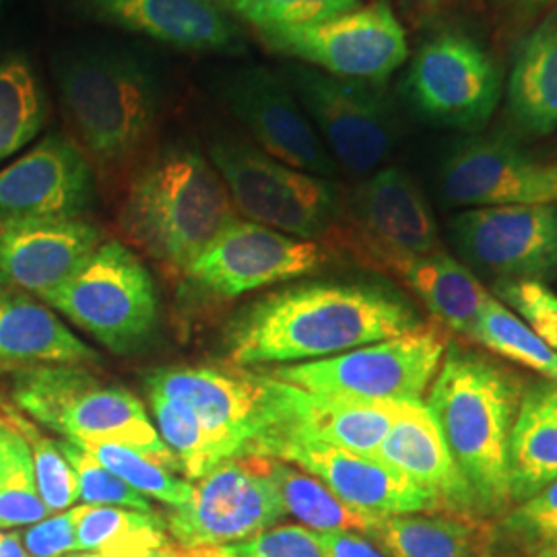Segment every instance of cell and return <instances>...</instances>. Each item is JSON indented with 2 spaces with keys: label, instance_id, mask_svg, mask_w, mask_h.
Here are the masks:
<instances>
[{
  "label": "cell",
  "instance_id": "6da1fadb",
  "mask_svg": "<svg viewBox=\"0 0 557 557\" xmlns=\"http://www.w3.org/2000/svg\"><path fill=\"white\" fill-rule=\"evenodd\" d=\"M397 292L372 283H299L248 306L227 329L236 366L338 356L419 326Z\"/></svg>",
  "mask_w": 557,
  "mask_h": 557
},
{
  "label": "cell",
  "instance_id": "7a4b0ae2",
  "mask_svg": "<svg viewBox=\"0 0 557 557\" xmlns=\"http://www.w3.org/2000/svg\"><path fill=\"white\" fill-rule=\"evenodd\" d=\"M62 116L103 178L133 176L158 133L163 81L153 60L119 44L62 50L52 62Z\"/></svg>",
  "mask_w": 557,
  "mask_h": 557
},
{
  "label": "cell",
  "instance_id": "3957f363",
  "mask_svg": "<svg viewBox=\"0 0 557 557\" xmlns=\"http://www.w3.org/2000/svg\"><path fill=\"white\" fill-rule=\"evenodd\" d=\"M524 386L496 359L450 341L423 403L473 487L483 517L506 515L515 504L510 436Z\"/></svg>",
  "mask_w": 557,
  "mask_h": 557
},
{
  "label": "cell",
  "instance_id": "277c9868",
  "mask_svg": "<svg viewBox=\"0 0 557 557\" xmlns=\"http://www.w3.org/2000/svg\"><path fill=\"white\" fill-rule=\"evenodd\" d=\"M236 220L220 172L188 140H170L147 156L131 176L119 215L126 239L176 275Z\"/></svg>",
  "mask_w": 557,
  "mask_h": 557
},
{
  "label": "cell",
  "instance_id": "5b68a950",
  "mask_svg": "<svg viewBox=\"0 0 557 557\" xmlns=\"http://www.w3.org/2000/svg\"><path fill=\"white\" fill-rule=\"evenodd\" d=\"M13 400L23 413L71 442H116L180 471L143 403L131 391L91 374L85 366H46L13 376Z\"/></svg>",
  "mask_w": 557,
  "mask_h": 557
},
{
  "label": "cell",
  "instance_id": "8992f818",
  "mask_svg": "<svg viewBox=\"0 0 557 557\" xmlns=\"http://www.w3.org/2000/svg\"><path fill=\"white\" fill-rule=\"evenodd\" d=\"M450 345L434 322L331 358L281 366L267 376L304 391L370 405H423Z\"/></svg>",
  "mask_w": 557,
  "mask_h": 557
},
{
  "label": "cell",
  "instance_id": "52a82bcc",
  "mask_svg": "<svg viewBox=\"0 0 557 557\" xmlns=\"http://www.w3.org/2000/svg\"><path fill=\"white\" fill-rule=\"evenodd\" d=\"M209 158L234 205L255 223L320 244L337 230L343 195L335 182L289 168L238 140L211 143Z\"/></svg>",
  "mask_w": 557,
  "mask_h": 557
},
{
  "label": "cell",
  "instance_id": "ba28073f",
  "mask_svg": "<svg viewBox=\"0 0 557 557\" xmlns=\"http://www.w3.org/2000/svg\"><path fill=\"white\" fill-rule=\"evenodd\" d=\"M324 246L398 277L411 260L440 250L438 225L418 182L400 168H382L343 197L337 230Z\"/></svg>",
  "mask_w": 557,
  "mask_h": 557
},
{
  "label": "cell",
  "instance_id": "9c48e42d",
  "mask_svg": "<svg viewBox=\"0 0 557 557\" xmlns=\"http://www.w3.org/2000/svg\"><path fill=\"white\" fill-rule=\"evenodd\" d=\"M41 301L114 354L140 349L158 324L153 277L116 239L103 242L73 277Z\"/></svg>",
  "mask_w": 557,
  "mask_h": 557
},
{
  "label": "cell",
  "instance_id": "30bf717a",
  "mask_svg": "<svg viewBox=\"0 0 557 557\" xmlns=\"http://www.w3.org/2000/svg\"><path fill=\"white\" fill-rule=\"evenodd\" d=\"M271 52L341 79L382 85L409 57L403 23L386 0L331 20L259 32Z\"/></svg>",
  "mask_w": 557,
  "mask_h": 557
},
{
  "label": "cell",
  "instance_id": "8fae6325",
  "mask_svg": "<svg viewBox=\"0 0 557 557\" xmlns=\"http://www.w3.org/2000/svg\"><path fill=\"white\" fill-rule=\"evenodd\" d=\"M281 75L345 170L374 174L395 151L397 119L380 85L333 77L301 62L283 64Z\"/></svg>",
  "mask_w": 557,
  "mask_h": 557
},
{
  "label": "cell",
  "instance_id": "7c38bea8",
  "mask_svg": "<svg viewBox=\"0 0 557 557\" xmlns=\"http://www.w3.org/2000/svg\"><path fill=\"white\" fill-rule=\"evenodd\" d=\"M271 457L227 458L193 485V496L172 508L168 533L182 547H220L257 537L285 517L269 475Z\"/></svg>",
  "mask_w": 557,
  "mask_h": 557
},
{
  "label": "cell",
  "instance_id": "4fadbf2b",
  "mask_svg": "<svg viewBox=\"0 0 557 557\" xmlns=\"http://www.w3.org/2000/svg\"><path fill=\"white\" fill-rule=\"evenodd\" d=\"M403 87L423 119L440 126L479 131L498 108L502 71L475 38L444 29L421 44Z\"/></svg>",
  "mask_w": 557,
  "mask_h": 557
},
{
  "label": "cell",
  "instance_id": "5bb4252c",
  "mask_svg": "<svg viewBox=\"0 0 557 557\" xmlns=\"http://www.w3.org/2000/svg\"><path fill=\"white\" fill-rule=\"evenodd\" d=\"M213 85L223 106L250 131L267 156L320 178L337 174V161L281 73L246 64L223 71Z\"/></svg>",
  "mask_w": 557,
  "mask_h": 557
},
{
  "label": "cell",
  "instance_id": "9a60e30c",
  "mask_svg": "<svg viewBox=\"0 0 557 557\" xmlns=\"http://www.w3.org/2000/svg\"><path fill=\"white\" fill-rule=\"evenodd\" d=\"M145 388L176 398L195 413L218 465L259 455L269 436L262 376L211 366L165 368L151 372Z\"/></svg>",
  "mask_w": 557,
  "mask_h": 557
},
{
  "label": "cell",
  "instance_id": "2e32d148",
  "mask_svg": "<svg viewBox=\"0 0 557 557\" xmlns=\"http://www.w3.org/2000/svg\"><path fill=\"white\" fill-rule=\"evenodd\" d=\"M331 259V250L255 221L236 220L195 260L184 277L202 292L238 298L260 287L312 275Z\"/></svg>",
  "mask_w": 557,
  "mask_h": 557
},
{
  "label": "cell",
  "instance_id": "e0dca14e",
  "mask_svg": "<svg viewBox=\"0 0 557 557\" xmlns=\"http://www.w3.org/2000/svg\"><path fill=\"white\" fill-rule=\"evenodd\" d=\"M465 259L502 281H541L557 273V205L473 207L450 221Z\"/></svg>",
  "mask_w": 557,
  "mask_h": 557
},
{
  "label": "cell",
  "instance_id": "ac0fdd59",
  "mask_svg": "<svg viewBox=\"0 0 557 557\" xmlns=\"http://www.w3.org/2000/svg\"><path fill=\"white\" fill-rule=\"evenodd\" d=\"M262 380L269 436L262 442L259 455H267L281 442H319L374 457L400 407L317 395L271 376Z\"/></svg>",
  "mask_w": 557,
  "mask_h": 557
},
{
  "label": "cell",
  "instance_id": "d6986e66",
  "mask_svg": "<svg viewBox=\"0 0 557 557\" xmlns=\"http://www.w3.org/2000/svg\"><path fill=\"white\" fill-rule=\"evenodd\" d=\"M440 190L450 205H557V160H535L515 143L460 140L440 165Z\"/></svg>",
  "mask_w": 557,
  "mask_h": 557
},
{
  "label": "cell",
  "instance_id": "ffe728a7",
  "mask_svg": "<svg viewBox=\"0 0 557 557\" xmlns=\"http://www.w3.org/2000/svg\"><path fill=\"white\" fill-rule=\"evenodd\" d=\"M98 199L96 172L77 143L48 135L0 170V225L15 221L79 220Z\"/></svg>",
  "mask_w": 557,
  "mask_h": 557
},
{
  "label": "cell",
  "instance_id": "44dd1931",
  "mask_svg": "<svg viewBox=\"0 0 557 557\" xmlns=\"http://www.w3.org/2000/svg\"><path fill=\"white\" fill-rule=\"evenodd\" d=\"M264 457L296 465L320 479L341 502L372 517L442 512L430 492L379 458L319 442H281Z\"/></svg>",
  "mask_w": 557,
  "mask_h": 557
},
{
  "label": "cell",
  "instance_id": "7402d4cb",
  "mask_svg": "<svg viewBox=\"0 0 557 557\" xmlns=\"http://www.w3.org/2000/svg\"><path fill=\"white\" fill-rule=\"evenodd\" d=\"M87 20L178 50L239 57L246 36L220 0H71Z\"/></svg>",
  "mask_w": 557,
  "mask_h": 557
},
{
  "label": "cell",
  "instance_id": "603a6c76",
  "mask_svg": "<svg viewBox=\"0 0 557 557\" xmlns=\"http://www.w3.org/2000/svg\"><path fill=\"white\" fill-rule=\"evenodd\" d=\"M91 221L32 220L0 225V289L41 299L59 289L100 248Z\"/></svg>",
  "mask_w": 557,
  "mask_h": 557
},
{
  "label": "cell",
  "instance_id": "cb8c5ba5",
  "mask_svg": "<svg viewBox=\"0 0 557 557\" xmlns=\"http://www.w3.org/2000/svg\"><path fill=\"white\" fill-rule=\"evenodd\" d=\"M374 458L391 465L430 492L442 512L457 517H483L479 499L458 469L438 425L425 405H400L386 438Z\"/></svg>",
  "mask_w": 557,
  "mask_h": 557
},
{
  "label": "cell",
  "instance_id": "d4e9b609",
  "mask_svg": "<svg viewBox=\"0 0 557 557\" xmlns=\"http://www.w3.org/2000/svg\"><path fill=\"white\" fill-rule=\"evenodd\" d=\"M96 349L83 343L36 296L0 289V376L46 366L100 363Z\"/></svg>",
  "mask_w": 557,
  "mask_h": 557
},
{
  "label": "cell",
  "instance_id": "484cf974",
  "mask_svg": "<svg viewBox=\"0 0 557 557\" xmlns=\"http://www.w3.org/2000/svg\"><path fill=\"white\" fill-rule=\"evenodd\" d=\"M506 110L524 135L556 133L557 9L518 46L506 87Z\"/></svg>",
  "mask_w": 557,
  "mask_h": 557
},
{
  "label": "cell",
  "instance_id": "4316f807",
  "mask_svg": "<svg viewBox=\"0 0 557 557\" xmlns=\"http://www.w3.org/2000/svg\"><path fill=\"white\" fill-rule=\"evenodd\" d=\"M557 479V384L524 386L510 436L512 502H524Z\"/></svg>",
  "mask_w": 557,
  "mask_h": 557
},
{
  "label": "cell",
  "instance_id": "83f0119b",
  "mask_svg": "<svg viewBox=\"0 0 557 557\" xmlns=\"http://www.w3.org/2000/svg\"><path fill=\"white\" fill-rule=\"evenodd\" d=\"M398 278L405 281L446 331L471 341L492 294L465 264L444 250H436L405 264Z\"/></svg>",
  "mask_w": 557,
  "mask_h": 557
},
{
  "label": "cell",
  "instance_id": "f1b7e54d",
  "mask_svg": "<svg viewBox=\"0 0 557 557\" xmlns=\"http://www.w3.org/2000/svg\"><path fill=\"white\" fill-rule=\"evenodd\" d=\"M368 537L386 557H483L485 533L479 518L457 515L380 517Z\"/></svg>",
  "mask_w": 557,
  "mask_h": 557
},
{
  "label": "cell",
  "instance_id": "f546056e",
  "mask_svg": "<svg viewBox=\"0 0 557 557\" xmlns=\"http://www.w3.org/2000/svg\"><path fill=\"white\" fill-rule=\"evenodd\" d=\"M81 552L110 556H147L168 549V524L160 512H139L119 506L73 508Z\"/></svg>",
  "mask_w": 557,
  "mask_h": 557
},
{
  "label": "cell",
  "instance_id": "4dcf8cb0",
  "mask_svg": "<svg viewBox=\"0 0 557 557\" xmlns=\"http://www.w3.org/2000/svg\"><path fill=\"white\" fill-rule=\"evenodd\" d=\"M269 475L277 487L285 515L298 518L306 529L314 533L347 531L368 535L380 518L347 506L320 479L292 462L271 457Z\"/></svg>",
  "mask_w": 557,
  "mask_h": 557
},
{
  "label": "cell",
  "instance_id": "1f68e13d",
  "mask_svg": "<svg viewBox=\"0 0 557 557\" xmlns=\"http://www.w3.org/2000/svg\"><path fill=\"white\" fill-rule=\"evenodd\" d=\"M48 100L40 77L21 52L0 57V161L15 156L40 135Z\"/></svg>",
  "mask_w": 557,
  "mask_h": 557
},
{
  "label": "cell",
  "instance_id": "d6a6232c",
  "mask_svg": "<svg viewBox=\"0 0 557 557\" xmlns=\"http://www.w3.org/2000/svg\"><path fill=\"white\" fill-rule=\"evenodd\" d=\"M471 341L499 358L515 361L527 370L537 372L541 379L557 384V351L541 341L498 298L492 296L485 304Z\"/></svg>",
  "mask_w": 557,
  "mask_h": 557
},
{
  "label": "cell",
  "instance_id": "836d02e7",
  "mask_svg": "<svg viewBox=\"0 0 557 557\" xmlns=\"http://www.w3.org/2000/svg\"><path fill=\"white\" fill-rule=\"evenodd\" d=\"M27 440L11 425L0 444V529L29 527L48 517Z\"/></svg>",
  "mask_w": 557,
  "mask_h": 557
},
{
  "label": "cell",
  "instance_id": "e575fe53",
  "mask_svg": "<svg viewBox=\"0 0 557 557\" xmlns=\"http://www.w3.org/2000/svg\"><path fill=\"white\" fill-rule=\"evenodd\" d=\"M79 446L145 498L180 508L193 496V483H188V479L176 478L172 469L156 462L133 446L116 442H81Z\"/></svg>",
  "mask_w": 557,
  "mask_h": 557
},
{
  "label": "cell",
  "instance_id": "d590c367",
  "mask_svg": "<svg viewBox=\"0 0 557 557\" xmlns=\"http://www.w3.org/2000/svg\"><path fill=\"white\" fill-rule=\"evenodd\" d=\"M147 397L158 421L161 440L178 460L180 473H184V478L197 481L218 467L199 419L184 403L153 391H147Z\"/></svg>",
  "mask_w": 557,
  "mask_h": 557
},
{
  "label": "cell",
  "instance_id": "8d00e7d4",
  "mask_svg": "<svg viewBox=\"0 0 557 557\" xmlns=\"http://www.w3.org/2000/svg\"><path fill=\"white\" fill-rule=\"evenodd\" d=\"M236 21L250 25L257 34L308 25L354 11L363 0H220Z\"/></svg>",
  "mask_w": 557,
  "mask_h": 557
},
{
  "label": "cell",
  "instance_id": "74e56055",
  "mask_svg": "<svg viewBox=\"0 0 557 557\" xmlns=\"http://www.w3.org/2000/svg\"><path fill=\"white\" fill-rule=\"evenodd\" d=\"M9 423L27 440L32 457H34V471L36 483L40 492L41 502L50 515L66 512L79 499L77 492V478L71 469L69 460L62 455L57 440L46 438L40 432L20 416H11Z\"/></svg>",
  "mask_w": 557,
  "mask_h": 557
},
{
  "label": "cell",
  "instance_id": "f35d334b",
  "mask_svg": "<svg viewBox=\"0 0 557 557\" xmlns=\"http://www.w3.org/2000/svg\"><path fill=\"white\" fill-rule=\"evenodd\" d=\"M59 446L71 469L75 471L81 502L89 506H119L139 512H158L151 499L145 498L126 481L106 469L98 458L91 457L79 444L71 440H59Z\"/></svg>",
  "mask_w": 557,
  "mask_h": 557
},
{
  "label": "cell",
  "instance_id": "ab89813d",
  "mask_svg": "<svg viewBox=\"0 0 557 557\" xmlns=\"http://www.w3.org/2000/svg\"><path fill=\"white\" fill-rule=\"evenodd\" d=\"M499 533L533 556L557 549V479L508 510L499 522Z\"/></svg>",
  "mask_w": 557,
  "mask_h": 557
},
{
  "label": "cell",
  "instance_id": "60d3db41",
  "mask_svg": "<svg viewBox=\"0 0 557 557\" xmlns=\"http://www.w3.org/2000/svg\"><path fill=\"white\" fill-rule=\"evenodd\" d=\"M496 296L508 301L522 322L557 351V296L541 281H502Z\"/></svg>",
  "mask_w": 557,
  "mask_h": 557
},
{
  "label": "cell",
  "instance_id": "b9f144b4",
  "mask_svg": "<svg viewBox=\"0 0 557 557\" xmlns=\"http://www.w3.org/2000/svg\"><path fill=\"white\" fill-rule=\"evenodd\" d=\"M230 547L236 557H329L320 545L319 533L298 524L273 527Z\"/></svg>",
  "mask_w": 557,
  "mask_h": 557
},
{
  "label": "cell",
  "instance_id": "7bdbcfd3",
  "mask_svg": "<svg viewBox=\"0 0 557 557\" xmlns=\"http://www.w3.org/2000/svg\"><path fill=\"white\" fill-rule=\"evenodd\" d=\"M21 541L29 557H66L75 554L79 547L73 508L29 524Z\"/></svg>",
  "mask_w": 557,
  "mask_h": 557
},
{
  "label": "cell",
  "instance_id": "ee69618b",
  "mask_svg": "<svg viewBox=\"0 0 557 557\" xmlns=\"http://www.w3.org/2000/svg\"><path fill=\"white\" fill-rule=\"evenodd\" d=\"M319 541L329 557H384L374 543L359 533H319Z\"/></svg>",
  "mask_w": 557,
  "mask_h": 557
},
{
  "label": "cell",
  "instance_id": "f6af8a7d",
  "mask_svg": "<svg viewBox=\"0 0 557 557\" xmlns=\"http://www.w3.org/2000/svg\"><path fill=\"white\" fill-rule=\"evenodd\" d=\"M0 557H29L23 547L20 533L0 529Z\"/></svg>",
  "mask_w": 557,
  "mask_h": 557
},
{
  "label": "cell",
  "instance_id": "bcb514c9",
  "mask_svg": "<svg viewBox=\"0 0 557 557\" xmlns=\"http://www.w3.org/2000/svg\"><path fill=\"white\" fill-rule=\"evenodd\" d=\"M174 557H236L230 545L220 547H174Z\"/></svg>",
  "mask_w": 557,
  "mask_h": 557
},
{
  "label": "cell",
  "instance_id": "7dc6e473",
  "mask_svg": "<svg viewBox=\"0 0 557 557\" xmlns=\"http://www.w3.org/2000/svg\"><path fill=\"white\" fill-rule=\"evenodd\" d=\"M508 2L522 13H537V11H543L552 4H556L557 0H508Z\"/></svg>",
  "mask_w": 557,
  "mask_h": 557
},
{
  "label": "cell",
  "instance_id": "c3c4849f",
  "mask_svg": "<svg viewBox=\"0 0 557 557\" xmlns=\"http://www.w3.org/2000/svg\"><path fill=\"white\" fill-rule=\"evenodd\" d=\"M66 557H174V545H170L163 552L147 554V556H110V554H94V552H83V554H69Z\"/></svg>",
  "mask_w": 557,
  "mask_h": 557
},
{
  "label": "cell",
  "instance_id": "681fc988",
  "mask_svg": "<svg viewBox=\"0 0 557 557\" xmlns=\"http://www.w3.org/2000/svg\"><path fill=\"white\" fill-rule=\"evenodd\" d=\"M9 430H11V423H9V419L0 418V444H2L4 436L9 434Z\"/></svg>",
  "mask_w": 557,
  "mask_h": 557
},
{
  "label": "cell",
  "instance_id": "f907efd6",
  "mask_svg": "<svg viewBox=\"0 0 557 557\" xmlns=\"http://www.w3.org/2000/svg\"><path fill=\"white\" fill-rule=\"evenodd\" d=\"M419 2H421L423 9H436L440 2H444V0H419Z\"/></svg>",
  "mask_w": 557,
  "mask_h": 557
},
{
  "label": "cell",
  "instance_id": "816d5d0a",
  "mask_svg": "<svg viewBox=\"0 0 557 557\" xmlns=\"http://www.w3.org/2000/svg\"><path fill=\"white\" fill-rule=\"evenodd\" d=\"M533 557H557V549H545V552H539Z\"/></svg>",
  "mask_w": 557,
  "mask_h": 557
},
{
  "label": "cell",
  "instance_id": "f5cc1de1",
  "mask_svg": "<svg viewBox=\"0 0 557 557\" xmlns=\"http://www.w3.org/2000/svg\"><path fill=\"white\" fill-rule=\"evenodd\" d=\"M4 4H7V0H0V11L4 9Z\"/></svg>",
  "mask_w": 557,
  "mask_h": 557
},
{
  "label": "cell",
  "instance_id": "db71d44e",
  "mask_svg": "<svg viewBox=\"0 0 557 557\" xmlns=\"http://www.w3.org/2000/svg\"><path fill=\"white\" fill-rule=\"evenodd\" d=\"M242 557H259V556H242Z\"/></svg>",
  "mask_w": 557,
  "mask_h": 557
}]
</instances>
